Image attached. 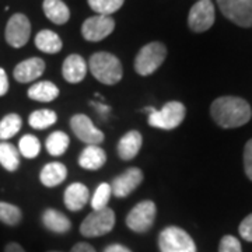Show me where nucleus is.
<instances>
[{
  "instance_id": "nucleus-33",
  "label": "nucleus",
  "mask_w": 252,
  "mask_h": 252,
  "mask_svg": "<svg viewBox=\"0 0 252 252\" xmlns=\"http://www.w3.org/2000/svg\"><path fill=\"white\" fill-rule=\"evenodd\" d=\"M244 170L250 181H252V139L244 147Z\"/></svg>"
},
{
  "instance_id": "nucleus-2",
  "label": "nucleus",
  "mask_w": 252,
  "mask_h": 252,
  "mask_svg": "<svg viewBox=\"0 0 252 252\" xmlns=\"http://www.w3.org/2000/svg\"><path fill=\"white\" fill-rule=\"evenodd\" d=\"M87 66L91 74L102 84L114 86L122 80L124 76L122 63L115 55L109 52H97L91 55Z\"/></svg>"
},
{
  "instance_id": "nucleus-9",
  "label": "nucleus",
  "mask_w": 252,
  "mask_h": 252,
  "mask_svg": "<svg viewBox=\"0 0 252 252\" xmlns=\"http://www.w3.org/2000/svg\"><path fill=\"white\" fill-rule=\"evenodd\" d=\"M70 129L74 136L87 146H99L105 135L93 124L90 118L84 114H76L70 118Z\"/></svg>"
},
{
  "instance_id": "nucleus-15",
  "label": "nucleus",
  "mask_w": 252,
  "mask_h": 252,
  "mask_svg": "<svg viewBox=\"0 0 252 252\" xmlns=\"http://www.w3.org/2000/svg\"><path fill=\"white\" fill-rule=\"evenodd\" d=\"M90 200V190L81 182H73L70 184L63 195V202L67 210L70 212H79L89 203Z\"/></svg>"
},
{
  "instance_id": "nucleus-19",
  "label": "nucleus",
  "mask_w": 252,
  "mask_h": 252,
  "mask_svg": "<svg viewBox=\"0 0 252 252\" xmlns=\"http://www.w3.org/2000/svg\"><path fill=\"white\" fill-rule=\"evenodd\" d=\"M67 177V168L66 165L59 161L48 162L42 167L39 172V181L46 188H55L61 185Z\"/></svg>"
},
{
  "instance_id": "nucleus-26",
  "label": "nucleus",
  "mask_w": 252,
  "mask_h": 252,
  "mask_svg": "<svg viewBox=\"0 0 252 252\" xmlns=\"http://www.w3.org/2000/svg\"><path fill=\"white\" fill-rule=\"evenodd\" d=\"M58 115L52 109H36L30 114L28 117V124L32 129L44 130L56 124Z\"/></svg>"
},
{
  "instance_id": "nucleus-31",
  "label": "nucleus",
  "mask_w": 252,
  "mask_h": 252,
  "mask_svg": "<svg viewBox=\"0 0 252 252\" xmlns=\"http://www.w3.org/2000/svg\"><path fill=\"white\" fill-rule=\"evenodd\" d=\"M93 11L101 16H111L124 6L125 0H87Z\"/></svg>"
},
{
  "instance_id": "nucleus-37",
  "label": "nucleus",
  "mask_w": 252,
  "mask_h": 252,
  "mask_svg": "<svg viewBox=\"0 0 252 252\" xmlns=\"http://www.w3.org/2000/svg\"><path fill=\"white\" fill-rule=\"evenodd\" d=\"M70 252H97L94 250V247L89 243H77L73 247Z\"/></svg>"
},
{
  "instance_id": "nucleus-40",
  "label": "nucleus",
  "mask_w": 252,
  "mask_h": 252,
  "mask_svg": "<svg viewBox=\"0 0 252 252\" xmlns=\"http://www.w3.org/2000/svg\"><path fill=\"white\" fill-rule=\"evenodd\" d=\"M49 252H61V251H49Z\"/></svg>"
},
{
  "instance_id": "nucleus-16",
  "label": "nucleus",
  "mask_w": 252,
  "mask_h": 252,
  "mask_svg": "<svg viewBox=\"0 0 252 252\" xmlns=\"http://www.w3.org/2000/svg\"><path fill=\"white\" fill-rule=\"evenodd\" d=\"M89 66L80 55H69L62 64V76L64 80L72 84H77L84 80Z\"/></svg>"
},
{
  "instance_id": "nucleus-30",
  "label": "nucleus",
  "mask_w": 252,
  "mask_h": 252,
  "mask_svg": "<svg viewBox=\"0 0 252 252\" xmlns=\"http://www.w3.org/2000/svg\"><path fill=\"white\" fill-rule=\"evenodd\" d=\"M111 196H112L111 184H107V182L99 184L90 200L91 209H93V210H101V209L108 207V202L109 199H111Z\"/></svg>"
},
{
  "instance_id": "nucleus-13",
  "label": "nucleus",
  "mask_w": 252,
  "mask_h": 252,
  "mask_svg": "<svg viewBox=\"0 0 252 252\" xmlns=\"http://www.w3.org/2000/svg\"><path fill=\"white\" fill-rule=\"evenodd\" d=\"M143 181V172L137 167H130L112 180L111 189L117 198H126L135 190Z\"/></svg>"
},
{
  "instance_id": "nucleus-7",
  "label": "nucleus",
  "mask_w": 252,
  "mask_h": 252,
  "mask_svg": "<svg viewBox=\"0 0 252 252\" xmlns=\"http://www.w3.org/2000/svg\"><path fill=\"white\" fill-rule=\"evenodd\" d=\"M156 215H157V206L153 200H142L130 209V212L126 216L125 223L127 228L142 234L153 227Z\"/></svg>"
},
{
  "instance_id": "nucleus-34",
  "label": "nucleus",
  "mask_w": 252,
  "mask_h": 252,
  "mask_svg": "<svg viewBox=\"0 0 252 252\" xmlns=\"http://www.w3.org/2000/svg\"><path fill=\"white\" fill-rule=\"evenodd\" d=\"M238 233L245 241L252 243V213L244 219L241 224L238 227Z\"/></svg>"
},
{
  "instance_id": "nucleus-25",
  "label": "nucleus",
  "mask_w": 252,
  "mask_h": 252,
  "mask_svg": "<svg viewBox=\"0 0 252 252\" xmlns=\"http://www.w3.org/2000/svg\"><path fill=\"white\" fill-rule=\"evenodd\" d=\"M69 144H70L69 136L62 130H56V132H52L51 135L46 137V152L51 156H54V157H59V156L66 153Z\"/></svg>"
},
{
  "instance_id": "nucleus-18",
  "label": "nucleus",
  "mask_w": 252,
  "mask_h": 252,
  "mask_svg": "<svg viewBox=\"0 0 252 252\" xmlns=\"http://www.w3.org/2000/svg\"><path fill=\"white\" fill-rule=\"evenodd\" d=\"M42 224L55 234H66L72 228L70 219L56 209H46L42 213Z\"/></svg>"
},
{
  "instance_id": "nucleus-14",
  "label": "nucleus",
  "mask_w": 252,
  "mask_h": 252,
  "mask_svg": "<svg viewBox=\"0 0 252 252\" xmlns=\"http://www.w3.org/2000/svg\"><path fill=\"white\" fill-rule=\"evenodd\" d=\"M45 72V62L41 58H30L20 62L13 70V76L18 83H31L39 79Z\"/></svg>"
},
{
  "instance_id": "nucleus-32",
  "label": "nucleus",
  "mask_w": 252,
  "mask_h": 252,
  "mask_svg": "<svg viewBox=\"0 0 252 252\" xmlns=\"http://www.w3.org/2000/svg\"><path fill=\"white\" fill-rule=\"evenodd\" d=\"M219 252H243V247L237 237L224 235L219 244Z\"/></svg>"
},
{
  "instance_id": "nucleus-12",
  "label": "nucleus",
  "mask_w": 252,
  "mask_h": 252,
  "mask_svg": "<svg viewBox=\"0 0 252 252\" xmlns=\"http://www.w3.org/2000/svg\"><path fill=\"white\" fill-rule=\"evenodd\" d=\"M6 41L13 48H21L28 42L31 35V23L27 16L16 13L10 17L6 26Z\"/></svg>"
},
{
  "instance_id": "nucleus-27",
  "label": "nucleus",
  "mask_w": 252,
  "mask_h": 252,
  "mask_svg": "<svg viewBox=\"0 0 252 252\" xmlns=\"http://www.w3.org/2000/svg\"><path fill=\"white\" fill-rule=\"evenodd\" d=\"M23 126V119L17 114H7L0 121V139L7 140L16 136Z\"/></svg>"
},
{
  "instance_id": "nucleus-5",
  "label": "nucleus",
  "mask_w": 252,
  "mask_h": 252,
  "mask_svg": "<svg viewBox=\"0 0 252 252\" xmlns=\"http://www.w3.org/2000/svg\"><path fill=\"white\" fill-rule=\"evenodd\" d=\"M167 58V48L161 42H150L144 45L135 58V70L140 76H150L160 69Z\"/></svg>"
},
{
  "instance_id": "nucleus-6",
  "label": "nucleus",
  "mask_w": 252,
  "mask_h": 252,
  "mask_svg": "<svg viewBox=\"0 0 252 252\" xmlns=\"http://www.w3.org/2000/svg\"><path fill=\"white\" fill-rule=\"evenodd\" d=\"M160 252H196L192 237L177 225H168L158 234Z\"/></svg>"
},
{
  "instance_id": "nucleus-4",
  "label": "nucleus",
  "mask_w": 252,
  "mask_h": 252,
  "mask_svg": "<svg viewBox=\"0 0 252 252\" xmlns=\"http://www.w3.org/2000/svg\"><path fill=\"white\" fill-rule=\"evenodd\" d=\"M115 212L111 207H105L101 210H93L89 216L83 220L80 225L81 235L87 238L101 237L108 234L115 227Z\"/></svg>"
},
{
  "instance_id": "nucleus-29",
  "label": "nucleus",
  "mask_w": 252,
  "mask_h": 252,
  "mask_svg": "<svg viewBox=\"0 0 252 252\" xmlns=\"http://www.w3.org/2000/svg\"><path fill=\"white\" fill-rule=\"evenodd\" d=\"M41 152V142L34 135H24L18 142V153L26 158H35Z\"/></svg>"
},
{
  "instance_id": "nucleus-21",
  "label": "nucleus",
  "mask_w": 252,
  "mask_h": 252,
  "mask_svg": "<svg viewBox=\"0 0 252 252\" xmlns=\"http://www.w3.org/2000/svg\"><path fill=\"white\" fill-rule=\"evenodd\" d=\"M27 94L28 98L38 101V102H51L58 98L59 89L52 81H38L28 89Z\"/></svg>"
},
{
  "instance_id": "nucleus-8",
  "label": "nucleus",
  "mask_w": 252,
  "mask_h": 252,
  "mask_svg": "<svg viewBox=\"0 0 252 252\" xmlns=\"http://www.w3.org/2000/svg\"><path fill=\"white\" fill-rule=\"evenodd\" d=\"M223 16L235 26L252 27V0H217Z\"/></svg>"
},
{
  "instance_id": "nucleus-38",
  "label": "nucleus",
  "mask_w": 252,
  "mask_h": 252,
  "mask_svg": "<svg viewBox=\"0 0 252 252\" xmlns=\"http://www.w3.org/2000/svg\"><path fill=\"white\" fill-rule=\"evenodd\" d=\"M104 252H132L127 247H125V245H121V244H111V245H108L105 250H104Z\"/></svg>"
},
{
  "instance_id": "nucleus-28",
  "label": "nucleus",
  "mask_w": 252,
  "mask_h": 252,
  "mask_svg": "<svg viewBox=\"0 0 252 252\" xmlns=\"http://www.w3.org/2000/svg\"><path fill=\"white\" fill-rule=\"evenodd\" d=\"M23 220V212L21 209L13 203L0 202V221L6 225H18Z\"/></svg>"
},
{
  "instance_id": "nucleus-39",
  "label": "nucleus",
  "mask_w": 252,
  "mask_h": 252,
  "mask_svg": "<svg viewBox=\"0 0 252 252\" xmlns=\"http://www.w3.org/2000/svg\"><path fill=\"white\" fill-rule=\"evenodd\" d=\"M4 252H26V250L17 243H9L4 247Z\"/></svg>"
},
{
  "instance_id": "nucleus-1",
  "label": "nucleus",
  "mask_w": 252,
  "mask_h": 252,
  "mask_svg": "<svg viewBox=\"0 0 252 252\" xmlns=\"http://www.w3.org/2000/svg\"><path fill=\"white\" fill-rule=\"evenodd\" d=\"M210 115L220 127L234 129L251 121L252 109L247 99L234 95H224L212 102Z\"/></svg>"
},
{
  "instance_id": "nucleus-20",
  "label": "nucleus",
  "mask_w": 252,
  "mask_h": 252,
  "mask_svg": "<svg viewBox=\"0 0 252 252\" xmlns=\"http://www.w3.org/2000/svg\"><path fill=\"white\" fill-rule=\"evenodd\" d=\"M107 162V153L99 146H87L79 156V165L89 171H97Z\"/></svg>"
},
{
  "instance_id": "nucleus-35",
  "label": "nucleus",
  "mask_w": 252,
  "mask_h": 252,
  "mask_svg": "<svg viewBox=\"0 0 252 252\" xmlns=\"http://www.w3.org/2000/svg\"><path fill=\"white\" fill-rule=\"evenodd\" d=\"M9 91V79H7V73L4 72L3 67H0V97L6 95Z\"/></svg>"
},
{
  "instance_id": "nucleus-24",
  "label": "nucleus",
  "mask_w": 252,
  "mask_h": 252,
  "mask_svg": "<svg viewBox=\"0 0 252 252\" xmlns=\"http://www.w3.org/2000/svg\"><path fill=\"white\" fill-rule=\"evenodd\" d=\"M0 165L10 172L17 171L20 167V153L17 147L11 143H0Z\"/></svg>"
},
{
  "instance_id": "nucleus-41",
  "label": "nucleus",
  "mask_w": 252,
  "mask_h": 252,
  "mask_svg": "<svg viewBox=\"0 0 252 252\" xmlns=\"http://www.w3.org/2000/svg\"><path fill=\"white\" fill-rule=\"evenodd\" d=\"M210 1H212V0H210Z\"/></svg>"
},
{
  "instance_id": "nucleus-22",
  "label": "nucleus",
  "mask_w": 252,
  "mask_h": 252,
  "mask_svg": "<svg viewBox=\"0 0 252 252\" xmlns=\"http://www.w3.org/2000/svg\"><path fill=\"white\" fill-rule=\"evenodd\" d=\"M42 9L46 18L58 26L66 24L70 18V10L62 0H44Z\"/></svg>"
},
{
  "instance_id": "nucleus-36",
  "label": "nucleus",
  "mask_w": 252,
  "mask_h": 252,
  "mask_svg": "<svg viewBox=\"0 0 252 252\" xmlns=\"http://www.w3.org/2000/svg\"><path fill=\"white\" fill-rule=\"evenodd\" d=\"M91 107H94V108L97 109V112H98L99 115H108L109 112H111V107L107 105L105 102H98V101H91L90 102Z\"/></svg>"
},
{
  "instance_id": "nucleus-23",
  "label": "nucleus",
  "mask_w": 252,
  "mask_h": 252,
  "mask_svg": "<svg viewBox=\"0 0 252 252\" xmlns=\"http://www.w3.org/2000/svg\"><path fill=\"white\" fill-rule=\"evenodd\" d=\"M35 46L44 54H59L62 51V39L56 32L51 30H42L35 35Z\"/></svg>"
},
{
  "instance_id": "nucleus-17",
  "label": "nucleus",
  "mask_w": 252,
  "mask_h": 252,
  "mask_svg": "<svg viewBox=\"0 0 252 252\" xmlns=\"http://www.w3.org/2000/svg\"><path fill=\"white\" fill-rule=\"evenodd\" d=\"M142 144H143L142 133L137 132V130H129L118 142L117 153L119 156V158L125 160V161L133 160L140 152Z\"/></svg>"
},
{
  "instance_id": "nucleus-10",
  "label": "nucleus",
  "mask_w": 252,
  "mask_h": 252,
  "mask_svg": "<svg viewBox=\"0 0 252 252\" xmlns=\"http://www.w3.org/2000/svg\"><path fill=\"white\" fill-rule=\"evenodd\" d=\"M216 11L210 0H199L190 10L188 16V26L193 32H205L215 24Z\"/></svg>"
},
{
  "instance_id": "nucleus-3",
  "label": "nucleus",
  "mask_w": 252,
  "mask_h": 252,
  "mask_svg": "<svg viewBox=\"0 0 252 252\" xmlns=\"http://www.w3.org/2000/svg\"><path fill=\"white\" fill-rule=\"evenodd\" d=\"M187 115V108L180 101H168L161 109H154L149 114L147 122L152 127L172 130L184 122Z\"/></svg>"
},
{
  "instance_id": "nucleus-11",
  "label": "nucleus",
  "mask_w": 252,
  "mask_h": 252,
  "mask_svg": "<svg viewBox=\"0 0 252 252\" xmlns=\"http://www.w3.org/2000/svg\"><path fill=\"white\" fill-rule=\"evenodd\" d=\"M115 30V20L111 16H93L89 17L81 26V34L84 39L90 42H98L105 39Z\"/></svg>"
}]
</instances>
